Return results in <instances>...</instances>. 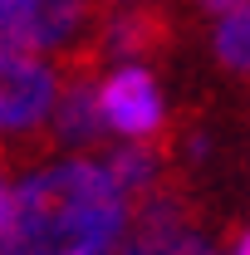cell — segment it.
Returning <instances> with one entry per match:
<instances>
[{
    "instance_id": "obj_1",
    "label": "cell",
    "mask_w": 250,
    "mask_h": 255,
    "mask_svg": "<svg viewBox=\"0 0 250 255\" xmlns=\"http://www.w3.org/2000/svg\"><path fill=\"white\" fill-rule=\"evenodd\" d=\"M127 231V196L98 157H64L15 187L0 255H113Z\"/></svg>"
},
{
    "instance_id": "obj_2",
    "label": "cell",
    "mask_w": 250,
    "mask_h": 255,
    "mask_svg": "<svg viewBox=\"0 0 250 255\" xmlns=\"http://www.w3.org/2000/svg\"><path fill=\"white\" fill-rule=\"evenodd\" d=\"M103 20V0H0V54L69 59Z\"/></svg>"
},
{
    "instance_id": "obj_3",
    "label": "cell",
    "mask_w": 250,
    "mask_h": 255,
    "mask_svg": "<svg viewBox=\"0 0 250 255\" xmlns=\"http://www.w3.org/2000/svg\"><path fill=\"white\" fill-rule=\"evenodd\" d=\"M177 44V15H172V0H157V5H123V10H103L98 30L89 34L84 49H74L69 59H59L64 69H103L108 59H162L172 54Z\"/></svg>"
},
{
    "instance_id": "obj_4",
    "label": "cell",
    "mask_w": 250,
    "mask_h": 255,
    "mask_svg": "<svg viewBox=\"0 0 250 255\" xmlns=\"http://www.w3.org/2000/svg\"><path fill=\"white\" fill-rule=\"evenodd\" d=\"M64 94V64L39 54H0V137L49 132Z\"/></svg>"
},
{
    "instance_id": "obj_5",
    "label": "cell",
    "mask_w": 250,
    "mask_h": 255,
    "mask_svg": "<svg viewBox=\"0 0 250 255\" xmlns=\"http://www.w3.org/2000/svg\"><path fill=\"white\" fill-rule=\"evenodd\" d=\"M103 113H108V128L127 142H157L172 128L162 108V89H157L152 69L142 64H123L103 74Z\"/></svg>"
},
{
    "instance_id": "obj_6",
    "label": "cell",
    "mask_w": 250,
    "mask_h": 255,
    "mask_svg": "<svg viewBox=\"0 0 250 255\" xmlns=\"http://www.w3.org/2000/svg\"><path fill=\"white\" fill-rule=\"evenodd\" d=\"M108 113H103V79L94 69H64V94L49 118V142L54 147H103L108 142Z\"/></svg>"
},
{
    "instance_id": "obj_7",
    "label": "cell",
    "mask_w": 250,
    "mask_h": 255,
    "mask_svg": "<svg viewBox=\"0 0 250 255\" xmlns=\"http://www.w3.org/2000/svg\"><path fill=\"white\" fill-rule=\"evenodd\" d=\"M113 255H216L196 221H127Z\"/></svg>"
},
{
    "instance_id": "obj_8",
    "label": "cell",
    "mask_w": 250,
    "mask_h": 255,
    "mask_svg": "<svg viewBox=\"0 0 250 255\" xmlns=\"http://www.w3.org/2000/svg\"><path fill=\"white\" fill-rule=\"evenodd\" d=\"M211 49H216V64L231 79L250 84V5H241V10H231V15L216 20Z\"/></svg>"
},
{
    "instance_id": "obj_9",
    "label": "cell",
    "mask_w": 250,
    "mask_h": 255,
    "mask_svg": "<svg viewBox=\"0 0 250 255\" xmlns=\"http://www.w3.org/2000/svg\"><path fill=\"white\" fill-rule=\"evenodd\" d=\"M10 206H15V187H10V157L0 152V236L10 226Z\"/></svg>"
},
{
    "instance_id": "obj_10",
    "label": "cell",
    "mask_w": 250,
    "mask_h": 255,
    "mask_svg": "<svg viewBox=\"0 0 250 255\" xmlns=\"http://www.w3.org/2000/svg\"><path fill=\"white\" fill-rule=\"evenodd\" d=\"M191 5H196V10H201V15H231V10H241V5H250V0H191Z\"/></svg>"
},
{
    "instance_id": "obj_11",
    "label": "cell",
    "mask_w": 250,
    "mask_h": 255,
    "mask_svg": "<svg viewBox=\"0 0 250 255\" xmlns=\"http://www.w3.org/2000/svg\"><path fill=\"white\" fill-rule=\"evenodd\" d=\"M231 255H250V226L241 231V236H236V251H231Z\"/></svg>"
},
{
    "instance_id": "obj_12",
    "label": "cell",
    "mask_w": 250,
    "mask_h": 255,
    "mask_svg": "<svg viewBox=\"0 0 250 255\" xmlns=\"http://www.w3.org/2000/svg\"><path fill=\"white\" fill-rule=\"evenodd\" d=\"M123 5H157V0H103V10H123Z\"/></svg>"
}]
</instances>
